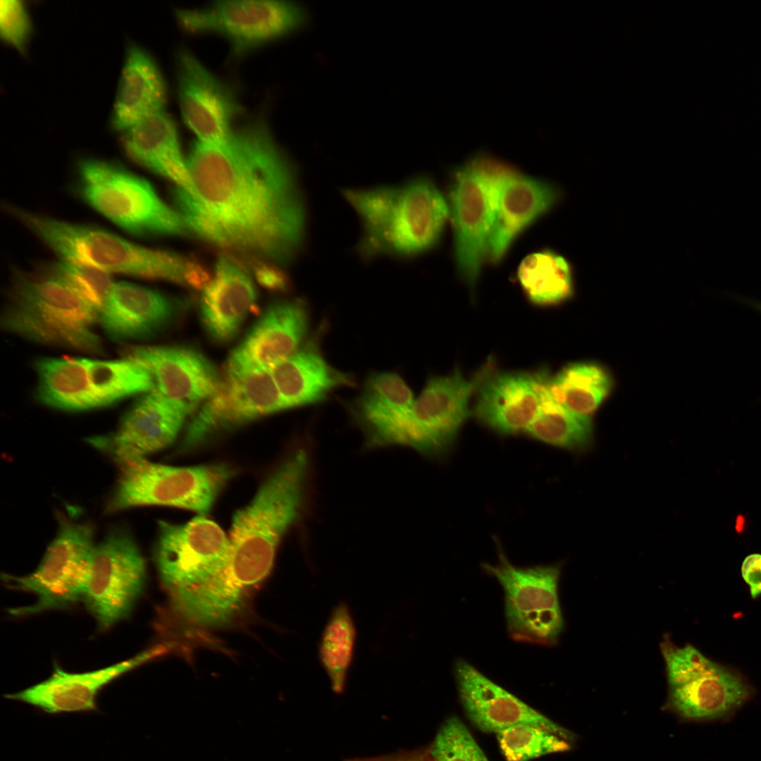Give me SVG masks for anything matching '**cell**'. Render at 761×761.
<instances>
[{"mask_svg":"<svg viewBox=\"0 0 761 761\" xmlns=\"http://www.w3.org/2000/svg\"><path fill=\"white\" fill-rule=\"evenodd\" d=\"M145 564L125 530H113L96 545L83 599L101 629L129 616L144 588Z\"/></svg>","mask_w":761,"mask_h":761,"instance_id":"obj_13","label":"cell"},{"mask_svg":"<svg viewBox=\"0 0 761 761\" xmlns=\"http://www.w3.org/2000/svg\"><path fill=\"white\" fill-rule=\"evenodd\" d=\"M459 695L470 721L485 733L528 724L545 729L567 741L573 733L556 724L483 674L463 659L454 667Z\"/></svg>","mask_w":761,"mask_h":761,"instance_id":"obj_17","label":"cell"},{"mask_svg":"<svg viewBox=\"0 0 761 761\" xmlns=\"http://www.w3.org/2000/svg\"><path fill=\"white\" fill-rule=\"evenodd\" d=\"M500 165L484 154L475 156L454 172L449 192L457 267L472 290L495 219Z\"/></svg>","mask_w":761,"mask_h":761,"instance_id":"obj_8","label":"cell"},{"mask_svg":"<svg viewBox=\"0 0 761 761\" xmlns=\"http://www.w3.org/2000/svg\"><path fill=\"white\" fill-rule=\"evenodd\" d=\"M492 371L490 363L471 378L458 369L448 376L431 378L415 400L412 415L395 445L410 447L426 454L446 450L470 413L471 395Z\"/></svg>","mask_w":761,"mask_h":761,"instance_id":"obj_14","label":"cell"},{"mask_svg":"<svg viewBox=\"0 0 761 761\" xmlns=\"http://www.w3.org/2000/svg\"><path fill=\"white\" fill-rule=\"evenodd\" d=\"M122 133L124 149L132 159L194 194L175 126L165 111L142 119Z\"/></svg>","mask_w":761,"mask_h":761,"instance_id":"obj_28","label":"cell"},{"mask_svg":"<svg viewBox=\"0 0 761 761\" xmlns=\"http://www.w3.org/2000/svg\"><path fill=\"white\" fill-rule=\"evenodd\" d=\"M99 311L50 270L19 275L11 288L2 327L35 342L98 353L93 326Z\"/></svg>","mask_w":761,"mask_h":761,"instance_id":"obj_5","label":"cell"},{"mask_svg":"<svg viewBox=\"0 0 761 761\" xmlns=\"http://www.w3.org/2000/svg\"><path fill=\"white\" fill-rule=\"evenodd\" d=\"M108 513L143 505L183 508L205 516L233 472L222 464L173 466L137 458L118 466Z\"/></svg>","mask_w":761,"mask_h":761,"instance_id":"obj_6","label":"cell"},{"mask_svg":"<svg viewBox=\"0 0 761 761\" xmlns=\"http://www.w3.org/2000/svg\"><path fill=\"white\" fill-rule=\"evenodd\" d=\"M428 753L432 761H489L457 717H448L442 724Z\"/></svg>","mask_w":761,"mask_h":761,"instance_id":"obj_38","label":"cell"},{"mask_svg":"<svg viewBox=\"0 0 761 761\" xmlns=\"http://www.w3.org/2000/svg\"><path fill=\"white\" fill-rule=\"evenodd\" d=\"M85 359L91 387L99 407L155 388L149 371L135 360Z\"/></svg>","mask_w":761,"mask_h":761,"instance_id":"obj_35","label":"cell"},{"mask_svg":"<svg viewBox=\"0 0 761 761\" xmlns=\"http://www.w3.org/2000/svg\"><path fill=\"white\" fill-rule=\"evenodd\" d=\"M516 277L525 295L538 305L559 304L573 293L569 262L550 249L526 256L518 266Z\"/></svg>","mask_w":761,"mask_h":761,"instance_id":"obj_33","label":"cell"},{"mask_svg":"<svg viewBox=\"0 0 761 761\" xmlns=\"http://www.w3.org/2000/svg\"><path fill=\"white\" fill-rule=\"evenodd\" d=\"M271 370H233L187 423L180 451H190L209 440L260 417L286 409Z\"/></svg>","mask_w":761,"mask_h":761,"instance_id":"obj_11","label":"cell"},{"mask_svg":"<svg viewBox=\"0 0 761 761\" xmlns=\"http://www.w3.org/2000/svg\"><path fill=\"white\" fill-rule=\"evenodd\" d=\"M309 468L304 450L292 454L263 482L232 520L227 567L261 582L273 565L279 543L302 510Z\"/></svg>","mask_w":761,"mask_h":761,"instance_id":"obj_3","label":"cell"},{"mask_svg":"<svg viewBox=\"0 0 761 761\" xmlns=\"http://www.w3.org/2000/svg\"><path fill=\"white\" fill-rule=\"evenodd\" d=\"M287 408L317 403L333 390L353 383L349 375L329 365L309 343L271 369Z\"/></svg>","mask_w":761,"mask_h":761,"instance_id":"obj_29","label":"cell"},{"mask_svg":"<svg viewBox=\"0 0 761 761\" xmlns=\"http://www.w3.org/2000/svg\"><path fill=\"white\" fill-rule=\"evenodd\" d=\"M194 190L175 199L188 229L280 264L303 248L307 211L292 163L262 119L221 142L197 141L187 161Z\"/></svg>","mask_w":761,"mask_h":761,"instance_id":"obj_1","label":"cell"},{"mask_svg":"<svg viewBox=\"0 0 761 761\" xmlns=\"http://www.w3.org/2000/svg\"><path fill=\"white\" fill-rule=\"evenodd\" d=\"M361 225L359 254L410 258L438 242L450 216L448 202L428 177L402 184L342 192Z\"/></svg>","mask_w":761,"mask_h":761,"instance_id":"obj_2","label":"cell"},{"mask_svg":"<svg viewBox=\"0 0 761 761\" xmlns=\"http://www.w3.org/2000/svg\"><path fill=\"white\" fill-rule=\"evenodd\" d=\"M661 650L671 688L679 687L704 676L717 666V664L690 645L678 648L664 640L661 644Z\"/></svg>","mask_w":761,"mask_h":761,"instance_id":"obj_40","label":"cell"},{"mask_svg":"<svg viewBox=\"0 0 761 761\" xmlns=\"http://www.w3.org/2000/svg\"><path fill=\"white\" fill-rule=\"evenodd\" d=\"M547 385L553 398L570 412L591 419L610 391L612 380L601 366L577 362L548 379Z\"/></svg>","mask_w":761,"mask_h":761,"instance_id":"obj_32","label":"cell"},{"mask_svg":"<svg viewBox=\"0 0 761 761\" xmlns=\"http://www.w3.org/2000/svg\"><path fill=\"white\" fill-rule=\"evenodd\" d=\"M166 89L152 58L130 45L120 71L113 106L111 125L123 132L142 119L164 111Z\"/></svg>","mask_w":761,"mask_h":761,"instance_id":"obj_27","label":"cell"},{"mask_svg":"<svg viewBox=\"0 0 761 761\" xmlns=\"http://www.w3.org/2000/svg\"><path fill=\"white\" fill-rule=\"evenodd\" d=\"M24 225L62 260L110 273L161 279L195 287L207 283L197 265L175 254L137 245L97 228L13 209Z\"/></svg>","mask_w":761,"mask_h":761,"instance_id":"obj_4","label":"cell"},{"mask_svg":"<svg viewBox=\"0 0 761 761\" xmlns=\"http://www.w3.org/2000/svg\"><path fill=\"white\" fill-rule=\"evenodd\" d=\"M96 545L92 526L62 520L36 569L25 576H5L11 586L33 593V604L12 609L28 615L66 608L84 598Z\"/></svg>","mask_w":761,"mask_h":761,"instance_id":"obj_10","label":"cell"},{"mask_svg":"<svg viewBox=\"0 0 761 761\" xmlns=\"http://www.w3.org/2000/svg\"><path fill=\"white\" fill-rule=\"evenodd\" d=\"M357 631L347 605L338 604L322 632L318 647L321 664L335 693H342L353 660Z\"/></svg>","mask_w":761,"mask_h":761,"instance_id":"obj_36","label":"cell"},{"mask_svg":"<svg viewBox=\"0 0 761 761\" xmlns=\"http://www.w3.org/2000/svg\"><path fill=\"white\" fill-rule=\"evenodd\" d=\"M195 408L156 390L150 391L133 403L114 432L92 437L87 441L118 466L146 458L173 443Z\"/></svg>","mask_w":761,"mask_h":761,"instance_id":"obj_16","label":"cell"},{"mask_svg":"<svg viewBox=\"0 0 761 761\" xmlns=\"http://www.w3.org/2000/svg\"><path fill=\"white\" fill-rule=\"evenodd\" d=\"M169 648L170 646L159 645L130 659L85 672L71 673L56 667L47 679L6 697L51 714L94 710L97 694L102 688L130 670L166 653Z\"/></svg>","mask_w":761,"mask_h":761,"instance_id":"obj_19","label":"cell"},{"mask_svg":"<svg viewBox=\"0 0 761 761\" xmlns=\"http://www.w3.org/2000/svg\"><path fill=\"white\" fill-rule=\"evenodd\" d=\"M743 580L750 587L753 598L761 594V554L753 553L745 557L741 565Z\"/></svg>","mask_w":761,"mask_h":761,"instance_id":"obj_42","label":"cell"},{"mask_svg":"<svg viewBox=\"0 0 761 761\" xmlns=\"http://www.w3.org/2000/svg\"><path fill=\"white\" fill-rule=\"evenodd\" d=\"M35 369L37 397L42 404L70 412L99 407L85 358L44 357L36 362Z\"/></svg>","mask_w":761,"mask_h":761,"instance_id":"obj_31","label":"cell"},{"mask_svg":"<svg viewBox=\"0 0 761 761\" xmlns=\"http://www.w3.org/2000/svg\"><path fill=\"white\" fill-rule=\"evenodd\" d=\"M125 358L144 366L156 391L194 406L210 397L221 378L214 364L200 352L183 346H133Z\"/></svg>","mask_w":761,"mask_h":761,"instance_id":"obj_22","label":"cell"},{"mask_svg":"<svg viewBox=\"0 0 761 761\" xmlns=\"http://www.w3.org/2000/svg\"><path fill=\"white\" fill-rule=\"evenodd\" d=\"M50 271L67 283L99 314L114 283L110 274L62 259L51 266Z\"/></svg>","mask_w":761,"mask_h":761,"instance_id":"obj_39","label":"cell"},{"mask_svg":"<svg viewBox=\"0 0 761 761\" xmlns=\"http://www.w3.org/2000/svg\"><path fill=\"white\" fill-rule=\"evenodd\" d=\"M176 16L192 32L219 34L236 54L290 34L304 23V9L285 1L225 0L197 9H181Z\"/></svg>","mask_w":761,"mask_h":761,"instance_id":"obj_12","label":"cell"},{"mask_svg":"<svg viewBox=\"0 0 761 761\" xmlns=\"http://www.w3.org/2000/svg\"><path fill=\"white\" fill-rule=\"evenodd\" d=\"M308 326L307 311L301 301L273 304L233 350L227 369L271 370L301 347Z\"/></svg>","mask_w":761,"mask_h":761,"instance_id":"obj_21","label":"cell"},{"mask_svg":"<svg viewBox=\"0 0 761 761\" xmlns=\"http://www.w3.org/2000/svg\"><path fill=\"white\" fill-rule=\"evenodd\" d=\"M176 303L166 295L127 282H114L99 314V321L113 339L144 338L173 321Z\"/></svg>","mask_w":761,"mask_h":761,"instance_id":"obj_24","label":"cell"},{"mask_svg":"<svg viewBox=\"0 0 761 761\" xmlns=\"http://www.w3.org/2000/svg\"><path fill=\"white\" fill-rule=\"evenodd\" d=\"M671 690L672 705L689 719L722 717L742 704L750 694L745 683L719 664L707 674Z\"/></svg>","mask_w":761,"mask_h":761,"instance_id":"obj_30","label":"cell"},{"mask_svg":"<svg viewBox=\"0 0 761 761\" xmlns=\"http://www.w3.org/2000/svg\"><path fill=\"white\" fill-rule=\"evenodd\" d=\"M31 32V20L24 4L18 0L1 1L0 35L3 40L23 51Z\"/></svg>","mask_w":761,"mask_h":761,"instance_id":"obj_41","label":"cell"},{"mask_svg":"<svg viewBox=\"0 0 761 761\" xmlns=\"http://www.w3.org/2000/svg\"><path fill=\"white\" fill-rule=\"evenodd\" d=\"M497 734L501 751L507 761H528L570 748L569 742L545 729L520 724Z\"/></svg>","mask_w":761,"mask_h":761,"instance_id":"obj_37","label":"cell"},{"mask_svg":"<svg viewBox=\"0 0 761 761\" xmlns=\"http://www.w3.org/2000/svg\"><path fill=\"white\" fill-rule=\"evenodd\" d=\"M743 303L748 305L761 314V302L750 298L738 297Z\"/></svg>","mask_w":761,"mask_h":761,"instance_id":"obj_45","label":"cell"},{"mask_svg":"<svg viewBox=\"0 0 761 761\" xmlns=\"http://www.w3.org/2000/svg\"><path fill=\"white\" fill-rule=\"evenodd\" d=\"M256 297L252 280L242 267L228 256L220 257L200 299L201 321L209 338L218 344L230 342Z\"/></svg>","mask_w":761,"mask_h":761,"instance_id":"obj_25","label":"cell"},{"mask_svg":"<svg viewBox=\"0 0 761 761\" xmlns=\"http://www.w3.org/2000/svg\"><path fill=\"white\" fill-rule=\"evenodd\" d=\"M547 383L536 415L526 432L534 439L552 446L575 452L586 451L593 440L592 419L574 414L559 404L550 392Z\"/></svg>","mask_w":761,"mask_h":761,"instance_id":"obj_34","label":"cell"},{"mask_svg":"<svg viewBox=\"0 0 761 761\" xmlns=\"http://www.w3.org/2000/svg\"><path fill=\"white\" fill-rule=\"evenodd\" d=\"M229 550L228 536L205 516L181 524L158 523L155 563L170 593L214 576L225 565Z\"/></svg>","mask_w":761,"mask_h":761,"instance_id":"obj_15","label":"cell"},{"mask_svg":"<svg viewBox=\"0 0 761 761\" xmlns=\"http://www.w3.org/2000/svg\"><path fill=\"white\" fill-rule=\"evenodd\" d=\"M547 380L541 373L492 371L478 389L474 414L500 433L526 431L536 415Z\"/></svg>","mask_w":761,"mask_h":761,"instance_id":"obj_23","label":"cell"},{"mask_svg":"<svg viewBox=\"0 0 761 761\" xmlns=\"http://www.w3.org/2000/svg\"><path fill=\"white\" fill-rule=\"evenodd\" d=\"M257 277L261 283L270 289L283 290L287 287L286 277L281 272L271 268L259 269Z\"/></svg>","mask_w":761,"mask_h":761,"instance_id":"obj_43","label":"cell"},{"mask_svg":"<svg viewBox=\"0 0 761 761\" xmlns=\"http://www.w3.org/2000/svg\"><path fill=\"white\" fill-rule=\"evenodd\" d=\"M178 86L182 118L198 140L228 138L240 106L231 91L187 50L178 56Z\"/></svg>","mask_w":761,"mask_h":761,"instance_id":"obj_18","label":"cell"},{"mask_svg":"<svg viewBox=\"0 0 761 761\" xmlns=\"http://www.w3.org/2000/svg\"><path fill=\"white\" fill-rule=\"evenodd\" d=\"M497 552V564L483 563L482 567L503 589L511 637L524 643L554 644L564 626L558 597L560 564L516 567L499 544Z\"/></svg>","mask_w":761,"mask_h":761,"instance_id":"obj_9","label":"cell"},{"mask_svg":"<svg viewBox=\"0 0 761 761\" xmlns=\"http://www.w3.org/2000/svg\"><path fill=\"white\" fill-rule=\"evenodd\" d=\"M81 191L99 214L135 234H180L188 229L144 179L112 163L86 159L79 166Z\"/></svg>","mask_w":761,"mask_h":761,"instance_id":"obj_7","label":"cell"},{"mask_svg":"<svg viewBox=\"0 0 761 761\" xmlns=\"http://www.w3.org/2000/svg\"><path fill=\"white\" fill-rule=\"evenodd\" d=\"M558 187L500 163L495 219L487 257L501 261L516 238L560 199Z\"/></svg>","mask_w":761,"mask_h":761,"instance_id":"obj_20","label":"cell"},{"mask_svg":"<svg viewBox=\"0 0 761 761\" xmlns=\"http://www.w3.org/2000/svg\"><path fill=\"white\" fill-rule=\"evenodd\" d=\"M414 402L412 390L398 374L383 372L369 377L353 409L368 445H392L409 419Z\"/></svg>","mask_w":761,"mask_h":761,"instance_id":"obj_26","label":"cell"},{"mask_svg":"<svg viewBox=\"0 0 761 761\" xmlns=\"http://www.w3.org/2000/svg\"><path fill=\"white\" fill-rule=\"evenodd\" d=\"M346 761H432L428 752L398 753L372 757L350 759Z\"/></svg>","mask_w":761,"mask_h":761,"instance_id":"obj_44","label":"cell"}]
</instances>
